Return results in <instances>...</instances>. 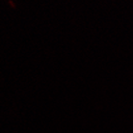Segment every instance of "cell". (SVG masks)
Segmentation results:
<instances>
[]
</instances>
